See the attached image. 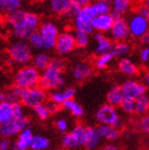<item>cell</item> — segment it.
<instances>
[{
    "label": "cell",
    "instance_id": "obj_1",
    "mask_svg": "<svg viewBox=\"0 0 149 150\" xmlns=\"http://www.w3.org/2000/svg\"><path fill=\"white\" fill-rule=\"evenodd\" d=\"M64 66V62L61 59H52L47 68L41 71L40 86L46 91H54L62 88L65 84V80L62 76Z\"/></svg>",
    "mask_w": 149,
    "mask_h": 150
},
{
    "label": "cell",
    "instance_id": "obj_2",
    "mask_svg": "<svg viewBox=\"0 0 149 150\" xmlns=\"http://www.w3.org/2000/svg\"><path fill=\"white\" fill-rule=\"evenodd\" d=\"M8 55L11 61L18 65H27L33 59V49L28 40H17L8 48Z\"/></svg>",
    "mask_w": 149,
    "mask_h": 150
},
{
    "label": "cell",
    "instance_id": "obj_3",
    "mask_svg": "<svg viewBox=\"0 0 149 150\" xmlns=\"http://www.w3.org/2000/svg\"><path fill=\"white\" fill-rule=\"evenodd\" d=\"M41 72L33 65H23L15 74L14 81L23 89H28L40 85Z\"/></svg>",
    "mask_w": 149,
    "mask_h": 150
},
{
    "label": "cell",
    "instance_id": "obj_4",
    "mask_svg": "<svg viewBox=\"0 0 149 150\" xmlns=\"http://www.w3.org/2000/svg\"><path fill=\"white\" fill-rule=\"evenodd\" d=\"M40 25V20L38 15L35 13L28 12L26 18L21 23V25L11 31L13 36L17 40H28L32 33L39 30Z\"/></svg>",
    "mask_w": 149,
    "mask_h": 150
},
{
    "label": "cell",
    "instance_id": "obj_5",
    "mask_svg": "<svg viewBox=\"0 0 149 150\" xmlns=\"http://www.w3.org/2000/svg\"><path fill=\"white\" fill-rule=\"evenodd\" d=\"M96 119L100 124L113 125L115 128L120 129L123 126V120L119 116L116 107L110 103L101 106L96 112Z\"/></svg>",
    "mask_w": 149,
    "mask_h": 150
},
{
    "label": "cell",
    "instance_id": "obj_6",
    "mask_svg": "<svg viewBox=\"0 0 149 150\" xmlns=\"http://www.w3.org/2000/svg\"><path fill=\"white\" fill-rule=\"evenodd\" d=\"M48 98L47 91L40 85L32 88L24 89L20 102L24 106L28 108H34L38 104L45 103Z\"/></svg>",
    "mask_w": 149,
    "mask_h": 150
},
{
    "label": "cell",
    "instance_id": "obj_7",
    "mask_svg": "<svg viewBox=\"0 0 149 150\" xmlns=\"http://www.w3.org/2000/svg\"><path fill=\"white\" fill-rule=\"evenodd\" d=\"M86 129L83 125H78L67 133L62 138V146L66 149H75L84 146L86 139Z\"/></svg>",
    "mask_w": 149,
    "mask_h": 150
},
{
    "label": "cell",
    "instance_id": "obj_8",
    "mask_svg": "<svg viewBox=\"0 0 149 150\" xmlns=\"http://www.w3.org/2000/svg\"><path fill=\"white\" fill-rule=\"evenodd\" d=\"M28 125V119L23 115L13 118L10 121L0 125V137L4 138H10L18 134Z\"/></svg>",
    "mask_w": 149,
    "mask_h": 150
},
{
    "label": "cell",
    "instance_id": "obj_9",
    "mask_svg": "<svg viewBox=\"0 0 149 150\" xmlns=\"http://www.w3.org/2000/svg\"><path fill=\"white\" fill-rule=\"evenodd\" d=\"M39 32L41 34L45 41V50L55 49L57 38L59 34L57 25L51 21H45L40 25Z\"/></svg>",
    "mask_w": 149,
    "mask_h": 150
},
{
    "label": "cell",
    "instance_id": "obj_10",
    "mask_svg": "<svg viewBox=\"0 0 149 150\" xmlns=\"http://www.w3.org/2000/svg\"><path fill=\"white\" fill-rule=\"evenodd\" d=\"M77 47L74 33L71 31H65L59 33L57 40L55 50L59 55H68Z\"/></svg>",
    "mask_w": 149,
    "mask_h": 150
},
{
    "label": "cell",
    "instance_id": "obj_11",
    "mask_svg": "<svg viewBox=\"0 0 149 150\" xmlns=\"http://www.w3.org/2000/svg\"><path fill=\"white\" fill-rule=\"evenodd\" d=\"M127 23L130 36L135 38V39H140L145 33H146L149 30L146 18L138 13L133 15L129 18Z\"/></svg>",
    "mask_w": 149,
    "mask_h": 150
},
{
    "label": "cell",
    "instance_id": "obj_12",
    "mask_svg": "<svg viewBox=\"0 0 149 150\" xmlns=\"http://www.w3.org/2000/svg\"><path fill=\"white\" fill-rule=\"evenodd\" d=\"M109 32L112 40L115 42L125 41L130 37L127 21L123 18L122 16L116 18L114 20L113 26H112Z\"/></svg>",
    "mask_w": 149,
    "mask_h": 150
},
{
    "label": "cell",
    "instance_id": "obj_13",
    "mask_svg": "<svg viewBox=\"0 0 149 150\" xmlns=\"http://www.w3.org/2000/svg\"><path fill=\"white\" fill-rule=\"evenodd\" d=\"M124 95L126 98L136 100L138 97L145 94L146 86L136 80H127L121 86Z\"/></svg>",
    "mask_w": 149,
    "mask_h": 150
},
{
    "label": "cell",
    "instance_id": "obj_14",
    "mask_svg": "<svg viewBox=\"0 0 149 150\" xmlns=\"http://www.w3.org/2000/svg\"><path fill=\"white\" fill-rule=\"evenodd\" d=\"M114 18L112 17L111 13L107 14H101L96 16L92 20V26L94 29V31L106 33L109 32L110 29L114 23Z\"/></svg>",
    "mask_w": 149,
    "mask_h": 150
},
{
    "label": "cell",
    "instance_id": "obj_15",
    "mask_svg": "<svg viewBox=\"0 0 149 150\" xmlns=\"http://www.w3.org/2000/svg\"><path fill=\"white\" fill-rule=\"evenodd\" d=\"M93 73V69L90 63L86 62H80L74 64L71 69V75L74 80L84 81L90 78Z\"/></svg>",
    "mask_w": 149,
    "mask_h": 150
},
{
    "label": "cell",
    "instance_id": "obj_16",
    "mask_svg": "<svg viewBox=\"0 0 149 150\" xmlns=\"http://www.w3.org/2000/svg\"><path fill=\"white\" fill-rule=\"evenodd\" d=\"M76 91L73 87H66L63 89H57L52 91L49 94V99L50 101L54 102L59 105L68 101L70 99H73V97L75 96Z\"/></svg>",
    "mask_w": 149,
    "mask_h": 150
},
{
    "label": "cell",
    "instance_id": "obj_17",
    "mask_svg": "<svg viewBox=\"0 0 149 150\" xmlns=\"http://www.w3.org/2000/svg\"><path fill=\"white\" fill-rule=\"evenodd\" d=\"M99 15L98 9L94 3L88 4L81 7V11L74 18V21L84 22V23H92V20Z\"/></svg>",
    "mask_w": 149,
    "mask_h": 150
},
{
    "label": "cell",
    "instance_id": "obj_18",
    "mask_svg": "<svg viewBox=\"0 0 149 150\" xmlns=\"http://www.w3.org/2000/svg\"><path fill=\"white\" fill-rule=\"evenodd\" d=\"M94 40L96 43L95 52L97 54L110 52L113 49L114 44L113 41H112V39H109L107 36L104 35V33L97 32L94 36Z\"/></svg>",
    "mask_w": 149,
    "mask_h": 150
},
{
    "label": "cell",
    "instance_id": "obj_19",
    "mask_svg": "<svg viewBox=\"0 0 149 150\" xmlns=\"http://www.w3.org/2000/svg\"><path fill=\"white\" fill-rule=\"evenodd\" d=\"M27 13V11L20 8L12 11L9 14L6 15V23L10 28L11 30H14V29L18 28L22 22L25 20Z\"/></svg>",
    "mask_w": 149,
    "mask_h": 150
},
{
    "label": "cell",
    "instance_id": "obj_20",
    "mask_svg": "<svg viewBox=\"0 0 149 150\" xmlns=\"http://www.w3.org/2000/svg\"><path fill=\"white\" fill-rule=\"evenodd\" d=\"M33 132L29 127H26L25 129L22 130L17 137V140L15 142V146L18 148L27 150L30 148V145L33 139Z\"/></svg>",
    "mask_w": 149,
    "mask_h": 150
},
{
    "label": "cell",
    "instance_id": "obj_21",
    "mask_svg": "<svg viewBox=\"0 0 149 150\" xmlns=\"http://www.w3.org/2000/svg\"><path fill=\"white\" fill-rule=\"evenodd\" d=\"M102 137L98 132L97 127H87L86 139L84 146L89 150H93L100 144Z\"/></svg>",
    "mask_w": 149,
    "mask_h": 150
},
{
    "label": "cell",
    "instance_id": "obj_22",
    "mask_svg": "<svg viewBox=\"0 0 149 150\" xmlns=\"http://www.w3.org/2000/svg\"><path fill=\"white\" fill-rule=\"evenodd\" d=\"M118 69L122 73L128 75V76H135L139 72L138 67L127 57L121 58L120 61L118 62Z\"/></svg>",
    "mask_w": 149,
    "mask_h": 150
},
{
    "label": "cell",
    "instance_id": "obj_23",
    "mask_svg": "<svg viewBox=\"0 0 149 150\" xmlns=\"http://www.w3.org/2000/svg\"><path fill=\"white\" fill-rule=\"evenodd\" d=\"M97 129L102 138L109 140V141H114L118 139L119 136H120L119 129L115 128L113 125L100 124V125L97 127Z\"/></svg>",
    "mask_w": 149,
    "mask_h": 150
},
{
    "label": "cell",
    "instance_id": "obj_24",
    "mask_svg": "<svg viewBox=\"0 0 149 150\" xmlns=\"http://www.w3.org/2000/svg\"><path fill=\"white\" fill-rule=\"evenodd\" d=\"M124 99V95L122 91L121 86L114 85L111 88L107 94V102L114 106H120L123 100Z\"/></svg>",
    "mask_w": 149,
    "mask_h": 150
},
{
    "label": "cell",
    "instance_id": "obj_25",
    "mask_svg": "<svg viewBox=\"0 0 149 150\" xmlns=\"http://www.w3.org/2000/svg\"><path fill=\"white\" fill-rule=\"evenodd\" d=\"M72 0H49L50 10L57 15H66Z\"/></svg>",
    "mask_w": 149,
    "mask_h": 150
},
{
    "label": "cell",
    "instance_id": "obj_26",
    "mask_svg": "<svg viewBox=\"0 0 149 150\" xmlns=\"http://www.w3.org/2000/svg\"><path fill=\"white\" fill-rule=\"evenodd\" d=\"M13 118H16L13 103L8 102L0 103V125L8 122Z\"/></svg>",
    "mask_w": 149,
    "mask_h": 150
},
{
    "label": "cell",
    "instance_id": "obj_27",
    "mask_svg": "<svg viewBox=\"0 0 149 150\" xmlns=\"http://www.w3.org/2000/svg\"><path fill=\"white\" fill-rule=\"evenodd\" d=\"M22 0H0V14L7 15L12 11L19 9Z\"/></svg>",
    "mask_w": 149,
    "mask_h": 150
},
{
    "label": "cell",
    "instance_id": "obj_28",
    "mask_svg": "<svg viewBox=\"0 0 149 150\" xmlns=\"http://www.w3.org/2000/svg\"><path fill=\"white\" fill-rule=\"evenodd\" d=\"M61 105L64 109L68 110L71 114L75 117H81V116H83L84 114L83 108L81 107V105L80 103H78L73 99H70L68 101L64 102Z\"/></svg>",
    "mask_w": 149,
    "mask_h": 150
},
{
    "label": "cell",
    "instance_id": "obj_29",
    "mask_svg": "<svg viewBox=\"0 0 149 150\" xmlns=\"http://www.w3.org/2000/svg\"><path fill=\"white\" fill-rule=\"evenodd\" d=\"M114 59V56L113 53L110 52H106V53H102L99 54V56L95 59L94 61V66L97 70H104L110 65V63L113 62Z\"/></svg>",
    "mask_w": 149,
    "mask_h": 150
},
{
    "label": "cell",
    "instance_id": "obj_30",
    "mask_svg": "<svg viewBox=\"0 0 149 150\" xmlns=\"http://www.w3.org/2000/svg\"><path fill=\"white\" fill-rule=\"evenodd\" d=\"M50 61H51V59L47 53H45V52H41V53H39L33 57L32 65L34 67H36L39 71H42L44 69L47 68Z\"/></svg>",
    "mask_w": 149,
    "mask_h": 150
},
{
    "label": "cell",
    "instance_id": "obj_31",
    "mask_svg": "<svg viewBox=\"0 0 149 150\" xmlns=\"http://www.w3.org/2000/svg\"><path fill=\"white\" fill-rule=\"evenodd\" d=\"M130 45L125 41H119L114 44L113 49L111 52L113 53L114 58H123L125 55H127L130 52Z\"/></svg>",
    "mask_w": 149,
    "mask_h": 150
},
{
    "label": "cell",
    "instance_id": "obj_32",
    "mask_svg": "<svg viewBox=\"0 0 149 150\" xmlns=\"http://www.w3.org/2000/svg\"><path fill=\"white\" fill-rule=\"evenodd\" d=\"M50 146V141L48 137L44 136H34L31 145H30V149L31 150H46L49 148Z\"/></svg>",
    "mask_w": 149,
    "mask_h": 150
},
{
    "label": "cell",
    "instance_id": "obj_33",
    "mask_svg": "<svg viewBox=\"0 0 149 150\" xmlns=\"http://www.w3.org/2000/svg\"><path fill=\"white\" fill-rule=\"evenodd\" d=\"M133 0H112L111 6L113 11H115L118 14L126 13L132 6Z\"/></svg>",
    "mask_w": 149,
    "mask_h": 150
},
{
    "label": "cell",
    "instance_id": "obj_34",
    "mask_svg": "<svg viewBox=\"0 0 149 150\" xmlns=\"http://www.w3.org/2000/svg\"><path fill=\"white\" fill-rule=\"evenodd\" d=\"M29 45L32 47L33 50H45V41H44L43 37L38 31H35L30 35L28 40Z\"/></svg>",
    "mask_w": 149,
    "mask_h": 150
},
{
    "label": "cell",
    "instance_id": "obj_35",
    "mask_svg": "<svg viewBox=\"0 0 149 150\" xmlns=\"http://www.w3.org/2000/svg\"><path fill=\"white\" fill-rule=\"evenodd\" d=\"M149 110V97L145 94L136 99V110L137 115H144Z\"/></svg>",
    "mask_w": 149,
    "mask_h": 150
},
{
    "label": "cell",
    "instance_id": "obj_36",
    "mask_svg": "<svg viewBox=\"0 0 149 150\" xmlns=\"http://www.w3.org/2000/svg\"><path fill=\"white\" fill-rule=\"evenodd\" d=\"M74 37H75V41H76V45L78 48L83 49V48H86L89 45V42H90L89 34L75 29V31H74Z\"/></svg>",
    "mask_w": 149,
    "mask_h": 150
},
{
    "label": "cell",
    "instance_id": "obj_37",
    "mask_svg": "<svg viewBox=\"0 0 149 150\" xmlns=\"http://www.w3.org/2000/svg\"><path fill=\"white\" fill-rule=\"evenodd\" d=\"M33 112H34V115L40 120H46L50 115V112L45 103L38 104L37 106H35L33 108Z\"/></svg>",
    "mask_w": 149,
    "mask_h": 150
},
{
    "label": "cell",
    "instance_id": "obj_38",
    "mask_svg": "<svg viewBox=\"0 0 149 150\" xmlns=\"http://www.w3.org/2000/svg\"><path fill=\"white\" fill-rule=\"evenodd\" d=\"M120 107L125 114H133L136 110V100L124 97V99L120 104Z\"/></svg>",
    "mask_w": 149,
    "mask_h": 150
},
{
    "label": "cell",
    "instance_id": "obj_39",
    "mask_svg": "<svg viewBox=\"0 0 149 150\" xmlns=\"http://www.w3.org/2000/svg\"><path fill=\"white\" fill-rule=\"evenodd\" d=\"M74 27H75V29H77V30L85 32L89 35H91L94 32L92 23H84V22L74 21Z\"/></svg>",
    "mask_w": 149,
    "mask_h": 150
},
{
    "label": "cell",
    "instance_id": "obj_40",
    "mask_svg": "<svg viewBox=\"0 0 149 150\" xmlns=\"http://www.w3.org/2000/svg\"><path fill=\"white\" fill-rule=\"evenodd\" d=\"M83 6H81L78 1H76V0H72L71 3V6L69 7V10L68 12L66 13L65 16H70V17H74L75 18L78 13L81 11V7H83Z\"/></svg>",
    "mask_w": 149,
    "mask_h": 150
},
{
    "label": "cell",
    "instance_id": "obj_41",
    "mask_svg": "<svg viewBox=\"0 0 149 150\" xmlns=\"http://www.w3.org/2000/svg\"><path fill=\"white\" fill-rule=\"evenodd\" d=\"M138 126L142 132L149 134V115H144L139 120Z\"/></svg>",
    "mask_w": 149,
    "mask_h": 150
},
{
    "label": "cell",
    "instance_id": "obj_42",
    "mask_svg": "<svg viewBox=\"0 0 149 150\" xmlns=\"http://www.w3.org/2000/svg\"><path fill=\"white\" fill-rule=\"evenodd\" d=\"M56 127L57 129L61 132V133H66L68 131V128H69V124H68V121H67L66 119L64 118H59L56 121Z\"/></svg>",
    "mask_w": 149,
    "mask_h": 150
},
{
    "label": "cell",
    "instance_id": "obj_43",
    "mask_svg": "<svg viewBox=\"0 0 149 150\" xmlns=\"http://www.w3.org/2000/svg\"><path fill=\"white\" fill-rule=\"evenodd\" d=\"M139 58L143 63H147L149 62V47H144L140 50Z\"/></svg>",
    "mask_w": 149,
    "mask_h": 150
},
{
    "label": "cell",
    "instance_id": "obj_44",
    "mask_svg": "<svg viewBox=\"0 0 149 150\" xmlns=\"http://www.w3.org/2000/svg\"><path fill=\"white\" fill-rule=\"evenodd\" d=\"M9 92L13 95L16 96L17 98L20 101V98H21V96H22V94H23V92H24V89L22 88V87H20V86H18V85H17V84H14L13 86L10 87Z\"/></svg>",
    "mask_w": 149,
    "mask_h": 150
},
{
    "label": "cell",
    "instance_id": "obj_45",
    "mask_svg": "<svg viewBox=\"0 0 149 150\" xmlns=\"http://www.w3.org/2000/svg\"><path fill=\"white\" fill-rule=\"evenodd\" d=\"M11 147L12 146L9 138L1 137V139H0V150H10Z\"/></svg>",
    "mask_w": 149,
    "mask_h": 150
},
{
    "label": "cell",
    "instance_id": "obj_46",
    "mask_svg": "<svg viewBox=\"0 0 149 150\" xmlns=\"http://www.w3.org/2000/svg\"><path fill=\"white\" fill-rule=\"evenodd\" d=\"M46 104H47V107H48V109H49V111L50 112V115L56 114V112H58V111L59 110V104H58V103H56L54 102H52V101L49 102Z\"/></svg>",
    "mask_w": 149,
    "mask_h": 150
},
{
    "label": "cell",
    "instance_id": "obj_47",
    "mask_svg": "<svg viewBox=\"0 0 149 150\" xmlns=\"http://www.w3.org/2000/svg\"><path fill=\"white\" fill-rule=\"evenodd\" d=\"M137 13L140 14V15H142V16H144V17L146 18V16H147L148 13H149V8L143 4V5H141V6H138V8H137Z\"/></svg>",
    "mask_w": 149,
    "mask_h": 150
},
{
    "label": "cell",
    "instance_id": "obj_48",
    "mask_svg": "<svg viewBox=\"0 0 149 150\" xmlns=\"http://www.w3.org/2000/svg\"><path fill=\"white\" fill-rule=\"evenodd\" d=\"M140 40L143 44H149V30L140 38Z\"/></svg>",
    "mask_w": 149,
    "mask_h": 150
},
{
    "label": "cell",
    "instance_id": "obj_49",
    "mask_svg": "<svg viewBox=\"0 0 149 150\" xmlns=\"http://www.w3.org/2000/svg\"><path fill=\"white\" fill-rule=\"evenodd\" d=\"M102 150H118V147L114 145H106Z\"/></svg>",
    "mask_w": 149,
    "mask_h": 150
},
{
    "label": "cell",
    "instance_id": "obj_50",
    "mask_svg": "<svg viewBox=\"0 0 149 150\" xmlns=\"http://www.w3.org/2000/svg\"><path fill=\"white\" fill-rule=\"evenodd\" d=\"M144 81L145 85L149 86V69L145 72V75H144Z\"/></svg>",
    "mask_w": 149,
    "mask_h": 150
},
{
    "label": "cell",
    "instance_id": "obj_51",
    "mask_svg": "<svg viewBox=\"0 0 149 150\" xmlns=\"http://www.w3.org/2000/svg\"><path fill=\"white\" fill-rule=\"evenodd\" d=\"M4 102H6V93L0 91V103H2Z\"/></svg>",
    "mask_w": 149,
    "mask_h": 150
},
{
    "label": "cell",
    "instance_id": "obj_52",
    "mask_svg": "<svg viewBox=\"0 0 149 150\" xmlns=\"http://www.w3.org/2000/svg\"><path fill=\"white\" fill-rule=\"evenodd\" d=\"M76 1H78L81 6H86L88 4H91L93 0H76Z\"/></svg>",
    "mask_w": 149,
    "mask_h": 150
},
{
    "label": "cell",
    "instance_id": "obj_53",
    "mask_svg": "<svg viewBox=\"0 0 149 150\" xmlns=\"http://www.w3.org/2000/svg\"><path fill=\"white\" fill-rule=\"evenodd\" d=\"M3 32H4V29H3V25L1 23V21H0V38L2 37L3 35Z\"/></svg>",
    "mask_w": 149,
    "mask_h": 150
},
{
    "label": "cell",
    "instance_id": "obj_54",
    "mask_svg": "<svg viewBox=\"0 0 149 150\" xmlns=\"http://www.w3.org/2000/svg\"><path fill=\"white\" fill-rule=\"evenodd\" d=\"M10 150H24V149H21V148H18V146H13L12 147H11V149Z\"/></svg>",
    "mask_w": 149,
    "mask_h": 150
},
{
    "label": "cell",
    "instance_id": "obj_55",
    "mask_svg": "<svg viewBox=\"0 0 149 150\" xmlns=\"http://www.w3.org/2000/svg\"><path fill=\"white\" fill-rule=\"evenodd\" d=\"M144 5L145 6H147L148 8H149V0H144Z\"/></svg>",
    "mask_w": 149,
    "mask_h": 150
},
{
    "label": "cell",
    "instance_id": "obj_56",
    "mask_svg": "<svg viewBox=\"0 0 149 150\" xmlns=\"http://www.w3.org/2000/svg\"><path fill=\"white\" fill-rule=\"evenodd\" d=\"M99 1H103V2H107V3H110L112 2V0H99Z\"/></svg>",
    "mask_w": 149,
    "mask_h": 150
},
{
    "label": "cell",
    "instance_id": "obj_57",
    "mask_svg": "<svg viewBox=\"0 0 149 150\" xmlns=\"http://www.w3.org/2000/svg\"><path fill=\"white\" fill-rule=\"evenodd\" d=\"M146 19H147V22H148V28H149V13H148V15L146 16Z\"/></svg>",
    "mask_w": 149,
    "mask_h": 150
},
{
    "label": "cell",
    "instance_id": "obj_58",
    "mask_svg": "<svg viewBox=\"0 0 149 150\" xmlns=\"http://www.w3.org/2000/svg\"><path fill=\"white\" fill-rule=\"evenodd\" d=\"M141 1H144V0H141Z\"/></svg>",
    "mask_w": 149,
    "mask_h": 150
},
{
    "label": "cell",
    "instance_id": "obj_59",
    "mask_svg": "<svg viewBox=\"0 0 149 150\" xmlns=\"http://www.w3.org/2000/svg\"><path fill=\"white\" fill-rule=\"evenodd\" d=\"M0 139H1V137H0Z\"/></svg>",
    "mask_w": 149,
    "mask_h": 150
},
{
    "label": "cell",
    "instance_id": "obj_60",
    "mask_svg": "<svg viewBox=\"0 0 149 150\" xmlns=\"http://www.w3.org/2000/svg\"><path fill=\"white\" fill-rule=\"evenodd\" d=\"M148 45H149V44H148Z\"/></svg>",
    "mask_w": 149,
    "mask_h": 150
}]
</instances>
